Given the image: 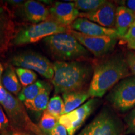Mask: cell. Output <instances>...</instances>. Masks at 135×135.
<instances>
[{"label": "cell", "instance_id": "cell-28", "mask_svg": "<svg viewBox=\"0 0 135 135\" xmlns=\"http://www.w3.org/2000/svg\"><path fill=\"white\" fill-rule=\"evenodd\" d=\"M51 135H68V134L66 128L58 122L53 129Z\"/></svg>", "mask_w": 135, "mask_h": 135}, {"label": "cell", "instance_id": "cell-20", "mask_svg": "<svg viewBox=\"0 0 135 135\" xmlns=\"http://www.w3.org/2000/svg\"><path fill=\"white\" fill-rule=\"evenodd\" d=\"M46 84L45 82L38 80L28 86L23 88L18 95V99L23 103L26 101L32 100L41 93Z\"/></svg>", "mask_w": 135, "mask_h": 135}, {"label": "cell", "instance_id": "cell-10", "mask_svg": "<svg viewBox=\"0 0 135 135\" xmlns=\"http://www.w3.org/2000/svg\"><path fill=\"white\" fill-rule=\"evenodd\" d=\"M97 103V98L90 99L77 109L61 116L58 122L66 128L68 135H75L93 112Z\"/></svg>", "mask_w": 135, "mask_h": 135}, {"label": "cell", "instance_id": "cell-26", "mask_svg": "<svg viewBox=\"0 0 135 135\" xmlns=\"http://www.w3.org/2000/svg\"><path fill=\"white\" fill-rule=\"evenodd\" d=\"M126 134L135 135V108L125 117Z\"/></svg>", "mask_w": 135, "mask_h": 135}, {"label": "cell", "instance_id": "cell-27", "mask_svg": "<svg viewBox=\"0 0 135 135\" xmlns=\"http://www.w3.org/2000/svg\"><path fill=\"white\" fill-rule=\"evenodd\" d=\"M125 58L131 73L135 76V53L133 51H128L126 53Z\"/></svg>", "mask_w": 135, "mask_h": 135}, {"label": "cell", "instance_id": "cell-8", "mask_svg": "<svg viewBox=\"0 0 135 135\" xmlns=\"http://www.w3.org/2000/svg\"><path fill=\"white\" fill-rule=\"evenodd\" d=\"M67 33L73 36L94 56L102 57L113 51L119 38L111 36H92L68 28Z\"/></svg>", "mask_w": 135, "mask_h": 135}, {"label": "cell", "instance_id": "cell-13", "mask_svg": "<svg viewBox=\"0 0 135 135\" xmlns=\"http://www.w3.org/2000/svg\"><path fill=\"white\" fill-rule=\"evenodd\" d=\"M15 34L12 15L8 8L0 6V55L7 51Z\"/></svg>", "mask_w": 135, "mask_h": 135}, {"label": "cell", "instance_id": "cell-2", "mask_svg": "<svg viewBox=\"0 0 135 135\" xmlns=\"http://www.w3.org/2000/svg\"><path fill=\"white\" fill-rule=\"evenodd\" d=\"M53 70L55 94L82 91L93 72L91 66L80 61H57L53 63Z\"/></svg>", "mask_w": 135, "mask_h": 135}, {"label": "cell", "instance_id": "cell-30", "mask_svg": "<svg viewBox=\"0 0 135 135\" xmlns=\"http://www.w3.org/2000/svg\"><path fill=\"white\" fill-rule=\"evenodd\" d=\"M8 119L6 117L4 111L0 105V129L2 128L3 126H6L8 124Z\"/></svg>", "mask_w": 135, "mask_h": 135}, {"label": "cell", "instance_id": "cell-9", "mask_svg": "<svg viewBox=\"0 0 135 135\" xmlns=\"http://www.w3.org/2000/svg\"><path fill=\"white\" fill-rule=\"evenodd\" d=\"M11 62L17 67L33 70L47 79L53 78V64L40 54L35 52L20 53L15 56Z\"/></svg>", "mask_w": 135, "mask_h": 135}, {"label": "cell", "instance_id": "cell-25", "mask_svg": "<svg viewBox=\"0 0 135 135\" xmlns=\"http://www.w3.org/2000/svg\"><path fill=\"white\" fill-rule=\"evenodd\" d=\"M122 38L126 42L128 48L135 50V22Z\"/></svg>", "mask_w": 135, "mask_h": 135}, {"label": "cell", "instance_id": "cell-12", "mask_svg": "<svg viewBox=\"0 0 135 135\" xmlns=\"http://www.w3.org/2000/svg\"><path fill=\"white\" fill-rule=\"evenodd\" d=\"M50 20L60 25L69 27L79 17L80 12L76 8L75 3L56 2L49 9Z\"/></svg>", "mask_w": 135, "mask_h": 135}, {"label": "cell", "instance_id": "cell-16", "mask_svg": "<svg viewBox=\"0 0 135 135\" xmlns=\"http://www.w3.org/2000/svg\"><path fill=\"white\" fill-rule=\"evenodd\" d=\"M135 22V14L123 6L116 8L115 30L119 38H122Z\"/></svg>", "mask_w": 135, "mask_h": 135}, {"label": "cell", "instance_id": "cell-33", "mask_svg": "<svg viewBox=\"0 0 135 135\" xmlns=\"http://www.w3.org/2000/svg\"><path fill=\"white\" fill-rule=\"evenodd\" d=\"M3 71V65H1V63H0V77H1V75H2Z\"/></svg>", "mask_w": 135, "mask_h": 135}, {"label": "cell", "instance_id": "cell-17", "mask_svg": "<svg viewBox=\"0 0 135 135\" xmlns=\"http://www.w3.org/2000/svg\"><path fill=\"white\" fill-rule=\"evenodd\" d=\"M64 102L63 114L77 109L89 98L88 91L82 90L63 94Z\"/></svg>", "mask_w": 135, "mask_h": 135}, {"label": "cell", "instance_id": "cell-31", "mask_svg": "<svg viewBox=\"0 0 135 135\" xmlns=\"http://www.w3.org/2000/svg\"><path fill=\"white\" fill-rule=\"evenodd\" d=\"M7 94L8 91H6V89L3 88L0 84V103L1 104L5 100L7 97Z\"/></svg>", "mask_w": 135, "mask_h": 135}, {"label": "cell", "instance_id": "cell-29", "mask_svg": "<svg viewBox=\"0 0 135 135\" xmlns=\"http://www.w3.org/2000/svg\"><path fill=\"white\" fill-rule=\"evenodd\" d=\"M120 6H124L135 14V0H125L119 1Z\"/></svg>", "mask_w": 135, "mask_h": 135}, {"label": "cell", "instance_id": "cell-23", "mask_svg": "<svg viewBox=\"0 0 135 135\" xmlns=\"http://www.w3.org/2000/svg\"><path fill=\"white\" fill-rule=\"evenodd\" d=\"M106 2L105 0H77L75 1L77 9L83 11V13L91 12L104 4Z\"/></svg>", "mask_w": 135, "mask_h": 135}, {"label": "cell", "instance_id": "cell-34", "mask_svg": "<svg viewBox=\"0 0 135 135\" xmlns=\"http://www.w3.org/2000/svg\"><path fill=\"white\" fill-rule=\"evenodd\" d=\"M23 135H30V134H23Z\"/></svg>", "mask_w": 135, "mask_h": 135}, {"label": "cell", "instance_id": "cell-18", "mask_svg": "<svg viewBox=\"0 0 135 135\" xmlns=\"http://www.w3.org/2000/svg\"><path fill=\"white\" fill-rule=\"evenodd\" d=\"M51 86L49 84H46L45 87L36 98L32 100L26 101L23 103L26 108L33 111L40 112L46 109L49 103Z\"/></svg>", "mask_w": 135, "mask_h": 135}, {"label": "cell", "instance_id": "cell-7", "mask_svg": "<svg viewBox=\"0 0 135 135\" xmlns=\"http://www.w3.org/2000/svg\"><path fill=\"white\" fill-rule=\"evenodd\" d=\"M1 104L13 124L16 127L30 131L35 135H45L39 126L34 124L30 119L24 106L19 99L8 92L6 98Z\"/></svg>", "mask_w": 135, "mask_h": 135}, {"label": "cell", "instance_id": "cell-14", "mask_svg": "<svg viewBox=\"0 0 135 135\" xmlns=\"http://www.w3.org/2000/svg\"><path fill=\"white\" fill-rule=\"evenodd\" d=\"M68 28L88 36L119 38L115 29L104 28L86 18H78Z\"/></svg>", "mask_w": 135, "mask_h": 135}, {"label": "cell", "instance_id": "cell-5", "mask_svg": "<svg viewBox=\"0 0 135 135\" xmlns=\"http://www.w3.org/2000/svg\"><path fill=\"white\" fill-rule=\"evenodd\" d=\"M78 135H123V126L117 116L104 109Z\"/></svg>", "mask_w": 135, "mask_h": 135}, {"label": "cell", "instance_id": "cell-35", "mask_svg": "<svg viewBox=\"0 0 135 135\" xmlns=\"http://www.w3.org/2000/svg\"><path fill=\"white\" fill-rule=\"evenodd\" d=\"M12 135H16V134H12Z\"/></svg>", "mask_w": 135, "mask_h": 135}, {"label": "cell", "instance_id": "cell-4", "mask_svg": "<svg viewBox=\"0 0 135 135\" xmlns=\"http://www.w3.org/2000/svg\"><path fill=\"white\" fill-rule=\"evenodd\" d=\"M68 28L52 20L23 27L15 34L12 43L16 46L34 43L55 34L65 33Z\"/></svg>", "mask_w": 135, "mask_h": 135}, {"label": "cell", "instance_id": "cell-19", "mask_svg": "<svg viewBox=\"0 0 135 135\" xmlns=\"http://www.w3.org/2000/svg\"><path fill=\"white\" fill-rule=\"evenodd\" d=\"M2 84L6 90L15 95H18L21 91V84L17 77L16 71L11 66L8 67L3 73Z\"/></svg>", "mask_w": 135, "mask_h": 135}, {"label": "cell", "instance_id": "cell-3", "mask_svg": "<svg viewBox=\"0 0 135 135\" xmlns=\"http://www.w3.org/2000/svg\"><path fill=\"white\" fill-rule=\"evenodd\" d=\"M43 42L51 55L60 61H78L89 55V51L67 32L51 35L43 39Z\"/></svg>", "mask_w": 135, "mask_h": 135}, {"label": "cell", "instance_id": "cell-1", "mask_svg": "<svg viewBox=\"0 0 135 135\" xmlns=\"http://www.w3.org/2000/svg\"><path fill=\"white\" fill-rule=\"evenodd\" d=\"M131 75L126 58L120 55L113 56L94 66L88 93L92 98H101Z\"/></svg>", "mask_w": 135, "mask_h": 135}, {"label": "cell", "instance_id": "cell-21", "mask_svg": "<svg viewBox=\"0 0 135 135\" xmlns=\"http://www.w3.org/2000/svg\"><path fill=\"white\" fill-rule=\"evenodd\" d=\"M58 123V119L45 110L42 114L38 126L44 134L51 135Z\"/></svg>", "mask_w": 135, "mask_h": 135}, {"label": "cell", "instance_id": "cell-24", "mask_svg": "<svg viewBox=\"0 0 135 135\" xmlns=\"http://www.w3.org/2000/svg\"><path fill=\"white\" fill-rule=\"evenodd\" d=\"M15 71L19 77L20 83L25 87L33 84L37 79L36 74L33 71L28 69L18 68L15 70Z\"/></svg>", "mask_w": 135, "mask_h": 135}, {"label": "cell", "instance_id": "cell-22", "mask_svg": "<svg viewBox=\"0 0 135 135\" xmlns=\"http://www.w3.org/2000/svg\"><path fill=\"white\" fill-rule=\"evenodd\" d=\"M46 110L51 115L59 119L63 114L64 102L60 96L55 95L49 101Z\"/></svg>", "mask_w": 135, "mask_h": 135}, {"label": "cell", "instance_id": "cell-6", "mask_svg": "<svg viewBox=\"0 0 135 135\" xmlns=\"http://www.w3.org/2000/svg\"><path fill=\"white\" fill-rule=\"evenodd\" d=\"M107 99L118 111L125 113L135 106V76L120 81L111 90Z\"/></svg>", "mask_w": 135, "mask_h": 135}, {"label": "cell", "instance_id": "cell-32", "mask_svg": "<svg viewBox=\"0 0 135 135\" xmlns=\"http://www.w3.org/2000/svg\"><path fill=\"white\" fill-rule=\"evenodd\" d=\"M8 3L10 4H23V1H15V0H12V1H8Z\"/></svg>", "mask_w": 135, "mask_h": 135}, {"label": "cell", "instance_id": "cell-15", "mask_svg": "<svg viewBox=\"0 0 135 135\" xmlns=\"http://www.w3.org/2000/svg\"><path fill=\"white\" fill-rule=\"evenodd\" d=\"M21 6L24 18L34 24L50 20L49 9L40 2L29 0L25 1Z\"/></svg>", "mask_w": 135, "mask_h": 135}, {"label": "cell", "instance_id": "cell-11", "mask_svg": "<svg viewBox=\"0 0 135 135\" xmlns=\"http://www.w3.org/2000/svg\"><path fill=\"white\" fill-rule=\"evenodd\" d=\"M116 8L114 3L106 1L104 4L94 11L80 13L79 18H86L104 28L115 29Z\"/></svg>", "mask_w": 135, "mask_h": 135}]
</instances>
